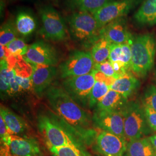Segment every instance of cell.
Returning <instances> with one entry per match:
<instances>
[{"mask_svg":"<svg viewBox=\"0 0 156 156\" xmlns=\"http://www.w3.org/2000/svg\"><path fill=\"white\" fill-rule=\"evenodd\" d=\"M48 149L52 156H92L85 149L84 147H50Z\"/></svg>","mask_w":156,"mask_h":156,"instance_id":"d4e9b609","label":"cell"},{"mask_svg":"<svg viewBox=\"0 0 156 156\" xmlns=\"http://www.w3.org/2000/svg\"><path fill=\"white\" fill-rule=\"evenodd\" d=\"M126 154L127 156H156V151L148 137H144L128 142Z\"/></svg>","mask_w":156,"mask_h":156,"instance_id":"ffe728a7","label":"cell"},{"mask_svg":"<svg viewBox=\"0 0 156 156\" xmlns=\"http://www.w3.org/2000/svg\"><path fill=\"white\" fill-rule=\"evenodd\" d=\"M0 71V88L1 96L4 98L10 95V81L12 77L15 75L13 68L8 66L5 60H1Z\"/></svg>","mask_w":156,"mask_h":156,"instance_id":"cb8c5ba5","label":"cell"},{"mask_svg":"<svg viewBox=\"0 0 156 156\" xmlns=\"http://www.w3.org/2000/svg\"><path fill=\"white\" fill-rule=\"evenodd\" d=\"M122 112L125 137L127 142L144 138V136L152 133L147 122L144 105L138 102H128Z\"/></svg>","mask_w":156,"mask_h":156,"instance_id":"277c9868","label":"cell"},{"mask_svg":"<svg viewBox=\"0 0 156 156\" xmlns=\"http://www.w3.org/2000/svg\"><path fill=\"white\" fill-rule=\"evenodd\" d=\"M100 37L106 39L111 44H131L133 39L123 17L109 23L101 28Z\"/></svg>","mask_w":156,"mask_h":156,"instance_id":"9a60e30c","label":"cell"},{"mask_svg":"<svg viewBox=\"0 0 156 156\" xmlns=\"http://www.w3.org/2000/svg\"><path fill=\"white\" fill-rule=\"evenodd\" d=\"M139 80L133 73H127L117 78L110 87L113 90L128 99L138 89L140 86Z\"/></svg>","mask_w":156,"mask_h":156,"instance_id":"e0dca14e","label":"cell"},{"mask_svg":"<svg viewBox=\"0 0 156 156\" xmlns=\"http://www.w3.org/2000/svg\"><path fill=\"white\" fill-rule=\"evenodd\" d=\"M149 140L151 141V144L153 145L154 149L156 151V133L151 136L148 137Z\"/></svg>","mask_w":156,"mask_h":156,"instance_id":"836d02e7","label":"cell"},{"mask_svg":"<svg viewBox=\"0 0 156 156\" xmlns=\"http://www.w3.org/2000/svg\"><path fill=\"white\" fill-rule=\"evenodd\" d=\"M23 58L28 62L51 66H56L58 62L55 48L43 41H38L30 45Z\"/></svg>","mask_w":156,"mask_h":156,"instance_id":"7c38bea8","label":"cell"},{"mask_svg":"<svg viewBox=\"0 0 156 156\" xmlns=\"http://www.w3.org/2000/svg\"><path fill=\"white\" fill-rule=\"evenodd\" d=\"M6 47L10 54L14 56H25L29 48V46L22 39L17 38L6 45Z\"/></svg>","mask_w":156,"mask_h":156,"instance_id":"83f0119b","label":"cell"},{"mask_svg":"<svg viewBox=\"0 0 156 156\" xmlns=\"http://www.w3.org/2000/svg\"><path fill=\"white\" fill-rule=\"evenodd\" d=\"M15 26L18 33L23 36H28L35 30L37 22L30 13L20 12L17 15Z\"/></svg>","mask_w":156,"mask_h":156,"instance_id":"44dd1931","label":"cell"},{"mask_svg":"<svg viewBox=\"0 0 156 156\" xmlns=\"http://www.w3.org/2000/svg\"><path fill=\"white\" fill-rule=\"evenodd\" d=\"M93 73H94L95 81L104 83L109 87H111L112 85L114 83L116 79V78L112 76H106L103 73H101L100 71H98L95 69L93 70Z\"/></svg>","mask_w":156,"mask_h":156,"instance_id":"d6a6232c","label":"cell"},{"mask_svg":"<svg viewBox=\"0 0 156 156\" xmlns=\"http://www.w3.org/2000/svg\"><path fill=\"white\" fill-rule=\"evenodd\" d=\"M111 44L106 39L100 38L93 45L91 55L95 64L109 60Z\"/></svg>","mask_w":156,"mask_h":156,"instance_id":"603a6c76","label":"cell"},{"mask_svg":"<svg viewBox=\"0 0 156 156\" xmlns=\"http://www.w3.org/2000/svg\"><path fill=\"white\" fill-rule=\"evenodd\" d=\"M9 151L11 156H45L38 140L28 136L12 135Z\"/></svg>","mask_w":156,"mask_h":156,"instance_id":"5bb4252c","label":"cell"},{"mask_svg":"<svg viewBox=\"0 0 156 156\" xmlns=\"http://www.w3.org/2000/svg\"><path fill=\"white\" fill-rule=\"evenodd\" d=\"M128 99L116 91L110 89L96 106L97 110L122 111Z\"/></svg>","mask_w":156,"mask_h":156,"instance_id":"ac0fdd59","label":"cell"},{"mask_svg":"<svg viewBox=\"0 0 156 156\" xmlns=\"http://www.w3.org/2000/svg\"><path fill=\"white\" fill-rule=\"evenodd\" d=\"M70 33L79 41L93 44L100 38L98 23L94 15L87 12L77 11L68 18Z\"/></svg>","mask_w":156,"mask_h":156,"instance_id":"5b68a950","label":"cell"},{"mask_svg":"<svg viewBox=\"0 0 156 156\" xmlns=\"http://www.w3.org/2000/svg\"><path fill=\"white\" fill-rule=\"evenodd\" d=\"M135 23L142 26H151L156 24V0H144L135 13Z\"/></svg>","mask_w":156,"mask_h":156,"instance_id":"2e32d148","label":"cell"},{"mask_svg":"<svg viewBox=\"0 0 156 156\" xmlns=\"http://www.w3.org/2000/svg\"><path fill=\"white\" fill-rule=\"evenodd\" d=\"M131 71L136 77L145 78L154 64L156 41L152 34L133 37L131 44Z\"/></svg>","mask_w":156,"mask_h":156,"instance_id":"3957f363","label":"cell"},{"mask_svg":"<svg viewBox=\"0 0 156 156\" xmlns=\"http://www.w3.org/2000/svg\"></svg>","mask_w":156,"mask_h":156,"instance_id":"74e56055","label":"cell"},{"mask_svg":"<svg viewBox=\"0 0 156 156\" xmlns=\"http://www.w3.org/2000/svg\"><path fill=\"white\" fill-rule=\"evenodd\" d=\"M95 64L91 53L83 50H74L60 65V76L64 79L88 74L94 69Z\"/></svg>","mask_w":156,"mask_h":156,"instance_id":"8992f818","label":"cell"},{"mask_svg":"<svg viewBox=\"0 0 156 156\" xmlns=\"http://www.w3.org/2000/svg\"><path fill=\"white\" fill-rule=\"evenodd\" d=\"M112 0H67L68 4L77 11L87 12L91 14L101 9Z\"/></svg>","mask_w":156,"mask_h":156,"instance_id":"7402d4cb","label":"cell"},{"mask_svg":"<svg viewBox=\"0 0 156 156\" xmlns=\"http://www.w3.org/2000/svg\"></svg>","mask_w":156,"mask_h":156,"instance_id":"8d00e7d4","label":"cell"},{"mask_svg":"<svg viewBox=\"0 0 156 156\" xmlns=\"http://www.w3.org/2000/svg\"><path fill=\"white\" fill-rule=\"evenodd\" d=\"M122 57V44H114L111 45V51L109 60L111 62H121Z\"/></svg>","mask_w":156,"mask_h":156,"instance_id":"4dcf8cb0","label":"cell"},{"mask_svg":"<svg viewBox=\"0 0 156 156\" xmlns=\"http://www.w3.org/2000/svg\"><path fill=\"white\" fill-rule=\"evenodd\" d=\"M95 83L93 71L86 75L64 79L62 88L83 108L89 107L90 95Z\"/></svg>","mask_w":156,"mask_h":156,"instance_id":"52a82bcc","label":"cell"},{"mask_svg":"<svg viewBox=\"0 0 156 156\" xmlns=\"http://www.w3.org/2000/svg\"><path fill=\"white\" fill-rule=\"evenodd\" d=\"M94 69L100 71L106 76H112L116 79V74L109 60L98 64H95Z\"/></svg>","mask_w":156,"mask_h":156,"instance_id":"f546056e","label":"cell"},{"mask_svg":"<svg viewBox=\"0 0 156 156\" xmlns=\"http://www.w3.org/2000/svg\"><path fill=\"white\" fill-rule=\"evenodd\" d=\"M143 1L144 0H112L93 15L101 30L109 23L127 15Z\"/></svg>","mask_w":156,"mask_h":156,"instance_id":"9c48e42d","label":"cell"},{"mask_svg":"<svg viewBox=\"0 0 156 156\" xmlns=\"http://www.w3.org/2000/svg\"><path fill=\"white\" fill-rule=\"evenodd\" d=\"M29 63L33 69L31 80L34 92L41 97L50 87L57 75V69L55 66Z\"/></svg>","mask_w":156,"mask_h":156,"instance_id":"4fadbf2b","label":"cell"},{"mask_svg":"<svg viewBox=\"0 0 156 156\" xmlns=\"http://www.w3.org/2000/svg\"><path fill=\"white\" fill-rule=\"evenodd\" d=\"M17 31L15 24L11 22L3 24L0 30V44L6 46L16 39Z\"/></svg>","mask_w":156,"mask_h":156,"instance_id":"4316f807","label":"cell"},{"mask_svg":"<svg viewBox=\"0 0 156 156\" xmlns=\"http://www.w3.org/2000/svg\"><path fill=\"white\" fill-rule=\"evenodd\" d=\"M143 105L156 112V87L151 84L145 90L142 98Z\"/></svg>","mask_w":156,"mask_h":156,"instance_id":"f1b7e54d","label":"cell"},{"mask_svg":"<svg viewBox=\"0 0 156 156\" xmlns=\"http://www.w3.org/2000/svg\"><path fill=\"white\" fill-rule=\"evenodd\" d=\"M42 34L48 40L60 42L67 39V27L60 14L55 8L46 6L40 9Z\"/></svg>","mask_w":156,"mask_h":156,"instance_id":"ba28073f","label":"cell"},{"mask_svg":"<svg viewBox=\"0 0 156 156\" xmlns=\"http://www.w3.org/2000/svg\"><path fill=\"white\" fill-rule=\"evenodd\" d=\"M127 156V155H126V154H124V156Z\"/></svg>","mask_w":156,"mask_h":156,"instance_id":"e575fe53","label":"cell"},{"mask_svg":"<svg viewBox=\"0 0 156 156\" xmlns=\"http://www.w3.org/2000/svg\"><path fill=\"white\" fill-rule=\"evenodd\" d=\"M93 122L95 128L126 139L122 112L95 109Z\"/></svg>","mask_w":156,"mask_h":156,"instance_id":"30bf717a","label":"cell"},{"mask_svg":"<svg viewBox=\"0 0 156 156\" xmlns=\"http://www.w3.org/2000/svg\"><path fill=\"white\" fill-rule=\"evenodd\" d=\"M144 107L147 124L152 131L156 132V112L147 106Z\"/></svg>","mask_w":156,"mask_h":156,"instance_id":"1f68e13d","label":"cell"},{"mask_svg":"<svg viewBox=\"0 0 156 156\" xmlns=\"http://www.w3.org/2000/svg\"><path fill=\"white\" fill-rule=\"evenodd\" d=\"M94 143L96 151L101 156H123L128 142L115 134L100 130L97 131Z\"/></svg>","mask_w":156,"mask_h":156,"instance_id":"8fae6325","label":"cell"},{"mask_svg":"<svg viewBox=\"0 0 156 156\" xmlns=\"http://www.w3.org/2000/svg\"><path fill=\"white\" fill-rule=\"evenodd\" d=\"M45 95L54 113L73 128L84 144H93L98 131L93 128V116L89 112L78 104L62 87L56 84L51 85Z\"/></svg>","mask_w":156,"mask_h":156,"instance_id":"6da1fadb","label":"cell"},{"mask_svg":"<svg viewBox=\"0 0 156 156\" xmlns=\"http://www.w3.org/2000/svg\"><path fill=\"white\" fill-rule=\"evenodd\" d=\"M0 115L14 135H20L27 131L28 126L26 121L8 108L1 105Z\"/></svg>","mask_w":156,"mask_h":156,"instance_id":"d6986e66","label":"cell"},{"mask_svg":"<svg viewBox=\"0 0 156 156\" xmlns=\"http://www.w3.org/2000/svg\"><path fill=\"white\" fill-rule=\"evenodd\" d=\"M109 90L110 87L107 86L106 84L95 81L90 95L89 108L92 109L94 106L96 107L98 103L106 94Z\"/></svg>","mask_w":156,"mask_h":156,"instance_id":"484cf974","label":"cell"},{"mask_svg":"<svg viewBox=\"0 0 156 156\" xmlns=\"http://www.w3.org/2000/svg\"><path fill=\"white\" fill-rule=\"evenodd\" d=\"M37 127L47 148L85 146L73 128L55 113H39L37 116Z\"/></svg>","mask_w":156,"mask_h":156,"instance_id":"7a4b0ae2","label":"cell"},{"mask_svg":"<svg viewBox=\"0 0 156 156\" xmlns=\"http://www.w3.org/2000/svg\"></svg>","mask_w":156,"mask_h":156,"instance_id":"d590c367","label":"cell"}]
</instances>
